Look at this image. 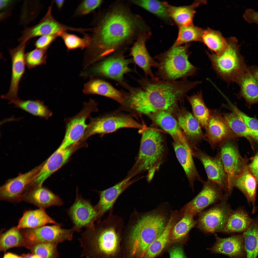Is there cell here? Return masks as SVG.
<instances>
[{"label":"cell","mask_w":258,"mask_h":258,"mask_svg":"<svg viewBox=\"0 0 258 258\" xmlns=\"http://www.w3.org/2000/svg\"><path fill=\"white\" fill-rule=\"evenodd\" d=\"M86 53L91 63L101 60L135 42L141 33L150 32L142 17L128 4L115 2L95 16Z\"/></svg>","instance_id":"1"},{"label":"cell","mask_w":258,"mask_h":258,"mask_svg":"<svg viewBox=\"0 0 258 258\" xmlns=\"http://www.w3.org/2000/svg\"><path fill=\"white\" fill-rule=\"evenodd\" d=\"M139 86L127 84L125 88V97L123 108L135 118L138 114L150 115L158 111L170 113L177 108L189 91L199 84L198 81L187 79L170 81L145 77L137 80Z\"/></svg>","instance_id":"2"},{"label":"cell","mask_w":258,"mask_h":258,"mask_svg":"<svg viewBox=\"0 0 258 258\" xmlns=\"http://www.w3.org/2000/svg\"><path fill=\"white\" fill-rule=\"evenodd\" d=\"M124 222L109 213L106 218L92 228H86L79 240L86 258H123L122 237Z\"/></svg>","instance_id":"3"},{"label":"cell","mask_w":258,"mask_h":258,"mask_svg":"<svg viewBox=\"0 0 258 258\" xmlns=\"http://www.w3.org/2000/svg\"><path fill=\"white\" fill-rule=\"evenodd\" d=\"M140 132L142 134L139 152L127 176L133 177L147 171V180L149 183L166 161L168 149L162 136L158 130L145 127Z\"/></svg>","instance_id":"4"},{"label":"cell","mask_w":258,"mask_h":258,"mask_svg":"<svg viewBox=\"0 0 258 258\" xmlns=\"http://www.w3.org/2000/svg\"><path fill=\"white\" fill-rule=\"evenodd\" d=\"M168 222L162 212L140 213L134 210L123 232L133 247L144 252L163 232Z\"/></svg>","instance_id":"5"},{"label":"cell","mask_w":258,"mask_h":258,"mask_svg":"<svg viewBox=\"0 0 258 258\" xmlns=\"http://www.w3.org/2000/svg\"><path fill=\"white\" fill-rule=\"evenodd\" d=\"M190 46L189 43L173 45L168 50L153 57L158 62L156 77L159 79L174 81L180 78L187 79L196 75L198 69L188 60Z\"/></svg>","instance_id":"6"},{"label":"cell","mask_w":258,"mask_h":258,"mask_svg":"<svg viewBox=\"0 0 258 258\" xmlns=\"http://www.w3.org/2000/svg\"><path fill=\"white\" fill-rule=\"evenodd\" d=\"M226 39L227 46L222 51L217 53L206 52L218 76L229 84L235 82L239 75L249 71L240 53L241 45L237 38L232 37Z\"/></svg>","instance_id":"7"},{"label":"cell","mask_w":258,"mask_h":258,"mask_svg":"<svg viewBox=\"0 0 258 258\" xmlns=\"http://www.w3.org/2000/svg\"><path fill=\"white\" fill-rule=\"evenodd\" d=\"M133 117L130 114L124 113L117 110L91 118L81 141L95 134L103 135L123 128L142 130L145 126L136 121Z\"/></svg>","instance_id":"8"},{"label":"cell","mask_w":258,"mask_h":258,"mask_svg":"<svg viewBox=\"0 0 258 258\" xmlns=\"http://www.w3.org/2000/svg\"><path fill=\"white\" fill-rule=\"evenodd\" d=\"M225 197L212 207L199 214L196 226L207 234L221 232L227 223L232 211Z\"/></svg>","instance_id":"9"},{"label":"cell","mask_w":258,"mask_h":258,"mask_svg":"<svg viewBox=\"0 0 258 258\" xmlns=\"http://www.w3.org/2000/svg\"><path fill=\"white\" fill-rule=\"evenodd\" d=\"M126 49L117 52L102 60L93 68V74L115 81L122 86L126 82L124 75L134 71L129 66L134 63L132 58L127 59L124 56Z\"/></svg>","instance_id":"10"},{"label":"cell","mask_w":258,"mask_h":258,"mask_svg":"<svg viewBox=\"0 0 258 258\" xmlns=\"http://www.w3.org/2000/svg\"><path fill=\"white\" fill-rule=\"evenodd\" d=\"M98 111L97 103L91 99L84 103L82 109L77 114L65 119V135L59 147L66 148L80 141L87 127L86 119L92 113Z\"/></svg>","instance_id":"11"},{"label":"cell","mask_w":258,"mask_h":258,"mask_svg":"<svg viewBox=\"0 0 258 258\" xmlns=\"http://www.w3.org/2000/svg\"><path fill=\"white\" fill-rule=\"evenodd\" d=\"M60 224L43 226L34 229H21L24 238L25 247L28 248L36 244L54 243L58 244L71 240L75 232L73 228H62Z\"/></svg>","instance_id":"12"},{"label":"cell","mask_w":258,"mask_h":258,"mask_svg":"<svg viewBox=\"0 0 258 258\" xmlns=\"http://www.w3.org/2000/svg\"><path fill=\"white\" fill-rule=\"evenodd\" d=\"M202 183L203 188L200 192L182 209V215H188L194 217L209 206L219 202L225 197H228L217 184L210 180L208 179Z\"/></svg>","instance_id":"13"},{"label":"cell","mask_w":258,"mask_h":258,"mask_svg":"<svg viewBox=\"0 0 258 258\" xmlns=\"http://www.w3.org/2000/svg\"><path fill=\"white\" fill-rule=\"evenodd\" d=\"M44 163L26 173L10 179L0 188V199L2 201L17 203L30 190L36 175Z\"/></svg>","instance_id":"14"},{"label":"cell","mask_w":258,"mask_h":258,"mask_svg":"<svg viewBox=\"0 0 258 258\" xmlns=\"http://www.w3.org/2000/svg\"><path fill=\"white\" fill-rule=\"evenodd\" d=\"M193 156L198 159L203 165L208 179L217 184L229 197L231 195L229 189L228 177L218 151L215 156H210L197 148L192 152Z\"/></svg>","instance_id":"15"},{"label":"cell","mask_w":258,"mask_h":258,"mask_svg":"<svg viewBox=\"0 0 258 258\" xmlns=\"http://www.w3.org/2000/svg\"><path fill=\"white\" fill-rule=\"evenodd\" d=\"M205 130V140L214 150L224 142L239 137L231 130L218 111L210 110Z\"/></svg>","instance_id":"16"},{"label":"cell","mask_w":258,"mask_h":258,"mask_svg":"<svg viewBox=\"0 0 258 258\" xmlns=\"http://www.w3.org/2000/svg\"><path fill=\"white\" fill-rule=\"evenodd\" d=\"M75 231L79 232L83 227L92 228L97 221L98 213L90 199H86L77 194L75 201L67 210Z\"/></svg>","instance_id":"17"},{"label":"cell","mask_w":258,"mask_h":258,"mask_svg":"<svg viewBox=\"0 0 258 258\" xmlns=\"http://www.w3.org/2000/svg\"><path fill=\"white\" fill-rule=\"evenodd\" d=\"M54 1L52 2L44 17L37 24L32 27L25 28L18 40L26 43L29 39L38 36L59 34L63 32L76 31V28L63 25L56 20L52 16V9Z\"/></svg>","instance_id":"18"},{"label":"cell","mask_w":258,"mask_h":258,"mask_svg":"<svg viewBox=\"0 0 258 258\" xmlns=\"http://www.w3.org/2000/svg\"><path fill=\"white\" fill-rule=\"evenodd\" d=\"M233 140L227 141L222 144L218 151L223 165L227 174L229 192L231 194L233 188L232 182L234 178L243 171L246 161L240 155L238 147Z\"/></svg>","instance_id":"19"},{"label":"cell","mask_w":258,"mask_h":258,"mask_svg":"<svg viewBox=\"0 0 258 258\" xmlns=\"http://www.w3.org/2000/svg\"><path fill=\"white\" fill-rule=\"evenodd\" d=\"M26 43L21 42L16 47L9 50L11 62V78L9 90L1 96L2 98L10 101L12 104L19 99L18 92L19 85L25 71V51Z\"/></svg>","instance_id":"20"},{"label":"cell","mask_w":258,"mask_h":258,"mask_svg":"<svg viewBox=\"0 0 258 258\" xmlns=\"http://www.w3.org/2000/svg\"><path fill=\"white\" fill-rule=\"evenodd\" d=\"M151 35L150 32L141 33L131 48L129 55L132 57L134 63L143 70L145 78L150 76V78L156 80L158 79L153 73L151 68H156L158 62L151 56L146 46Z\"/></svg>","instance_id":"21"},{"label":"cell","mask_w":258,"mask_h":258,"mask_svg":"<svg viewBox=\"0 0 258 258\" xmlns=\"http://www.w3.org/2000/svg\"><path fill=\"white\" fill-rule=\"evenodd\" d=\"M132 178L126 177L112 187L98 192L99 200L94 206L98 214L97 222L101 221L102 217L106 212H113V205L118 197L129 187L140 178L138 177L132 179Z\"/></svg>","instance_id":"22"},{"label":"cell","mask_w":258,"mask_h":258,"mask_svg":"<svg viewBox=\"0 0 258 258\" xmlns=\"http://www.w3.org/2000/svg\"><path fill=\"white\" fill-rule=\"evenodd\" d=\"M215 236L216 241L214 244L207 249L211 253L225 255L229 258H246L242 234L225 238L220 237L216 234Z\"/></svg>","instance_id":"23"},{"label":"cell","mask_w":258,"mask_h":258,"mask_svg":"<svg viewBox=\"0 0 258 258\" xmlns=\"http://www.w3.org/2000/svg\"><path fill=\"white\" fill-rule=\"evenodd\" d=\"M177 118L179 125L183 131L192 152L198 148L201 142L205 140L201 125L193 115L185 110L179 113Z\"/></svg>","instance_id":"24"},{"label":"cell","mask_w":258,"mask_h":258,"mask_svg":"<svg viewBox=\"0 0 258 258\" xmlns=\"http://www.w3.org/2000/svg\"><path fill=\"white\" fill-rule=\"evenodd\" d=\"M73 146L66 148L59 147L45 162L37 174L34 183L41 187L43 183L68 160L73 150Z\"/></svg>","instance_id":"25"},{"label":"cell","mask_w":258,"mask_h":258,"mask_svg":"<svg viewBox=\"0 0 258 258\" xmlns=\"http://www.w3.org/2000/svg\"><path fill=\"white\" fill-rule=\"evenodd\" d=\"M172 146L176 157L183 168L189 185L194 191V182L204 181L199 175L194 161L191 151L188 145H183L174 141Z\"/></svg>","instance_id":"26"},{"label":"cell","mask_w":258,"mask_h":258,"mask_svg":"<svg viewBox=\"0 0 258 258\" xmlns=\"http://www.w3.org/2000/svg\"><path fill=\"white\" fill-rule=\"evenodd\" d=\"M84 93L86 94H97L112 99L123 106L124 91L115 88L109 82L101 79L91 77L84 86Z\"/></svg>","instance_id":"27"},{"label":"cell","mask_w":258,"mask_h":258,"mask_svg":"<svg viewBox=\"0 0 258 258\" xmlns=\"http://www.w3.org/2000/svg\"><path fill=\"white\" fill-rule=\"evenodd\" d=\"M257 185L255 178L248 168L247 162L242 172L236 176L232 183L233 188L235 187L240 190L245 196L250 206L252 204L253 214L257 209L255 201Z\"/></svg>","instance_id":"28"},{"label":"cell","mask_w":258,"mask_h":258,"mask_svg":"<svg viewBox=\"0 0 258 258\" xmlns=\"http://www.w3.org/2000/svg\"><path fill=\"white\" fill-rule=\"evenodd\" d=\"M22 201L44 209L53 206H61L63 203L59 197L42 186L32 188L24 196Z\"/></svg>","instance_id":"29"},{"label":"cell","mask_w":258,"mask_h":258,"mask_svg":"<svg viewBox=\"0 0 258 258\" xmlns=\"http://www.w3.org/2000/svg\"><path fill=\"white\" fill-rule=\"evenodd\" d=\"M180 212H172L166 227L161 234L147 248L142 258H154L161 253L170 246L171 231L176 223L181 218Z\"/></svg>","instance_id":"30"},{"label":"cell","mask_w":258,"mask_h":258,"mask_svg":"<svg viewBox=\"0 0 258 258\" xmlns=\"http://www.w3.org/2000/svg\"><path fill=\"white\" fill-rule=\"evenodd\" d=\"M150 115L157 124L170 135L174 141L188 145L185 135L181 129L178 122L170 113L160 111Z\"/></svg>","instance_id":"31"},{"label":"cell","mask_w":258,"mask_h":258,"mask_svg":"<svg viewBox=\"0 0 258 258\" xmlns=\"http://www.w3.org/2000/svg\"><path fill=\"white\" fill-rule=\"evenodd\" d=\"M235 82L240 87L237 97L243 98L250 104L258 103V81L249 72L239 75Z\"/></svg>","instance_id":"32"},{"label":"cell","mask_w":258,"mask_h":258,"mask_svg":"<svg viewBox=\"0 0 258 258\" xmlns=\"http://www.w3.org/2000/svg\"><path fill=\"white\" fill-rule=\"evenodd\" d=\"M48 224H59L47 214L45 209L39 208L25 211L17 227L20 229H34Z\"/></svg>","instance_id":"33"},{"label":"cell","mask_w":258,"mask_h":258,"mask_svg":"<svg viewBox=\"0 0 258 258\" xmlns=\"http://www.w3.org/2000/svg\"><path fill=\"white\" fill-rule=\"evenodd\" d=\"M206 2L205 0H196L188 5L177 7L170 5L169 12L170 16L178 27L193 25L195 9L199 5L206 4Z\"/></svg>","instance_id":"34"},{"label":"cell","mask_w":258,"mask_h":258,"mask_svg":"<svg viewBox=\"0 0 258 258\" xmlns=\"http://www.w3.org/2000/svg\"><path fill=\"white\" fill-rule=\"evenodd\" d=\"M252 221L245 209L239 206L233 210L225 227L221 232L227 234L243 232L249 228Z\"/></svg>","instance_id":"35"},{"label":"cell","mask_w":258,"mask_h":258,"mask_svg":"<svg viewBox=\"0 0 258 258\" xmlns=\"http://www.w3.org/2000/svg\"><path fill=\"white\" fill-rule=\"evenodd\" d=\"M197 224V220L194 219V216L188 215H183L171 231L170 246L185 242L187 240L189 232Z\"/></svg>","instance_id":"36"},{"label":"cell","mask_w":258,"mask_h":258,"mask_svg":"<svg viewBox=\"0 0 258 258\" xmlns=\"http://www.w3.org/2000/svg\"><path fill=\"white\" fill-rule=\"evenodd\" d=\"M129 2L153 14L167 23L170 25L174 23L169 13L170 5L166 2L154 0H132Z\"/></svg>","instance_id":"37"},{"label":"cell","mask_w":258,"mask_h":258,"mask_svg":"<svg viewBox=\"0 0 258 258\" xmlns=\"http://www.w3.org/2000/svg\"><path fill=\"white\" fill-rule=\"evenodd\" d=\"M231 113L224 112L221 114L224 119L231 130L239 137L246 138L253 145L255 141V136L247 126L241 117L234 111Z\"/></svg>","instance_id":"38"},{"label":"cell","mask_w":258,"mask_h":258,"mask_svg":"<svg viewBox=\"0 0 258 258\" xmlns=\"http://www.w3.org/2000/svg\"><path fill=\"white\" fill-rule=\"evenodd\" d=\"M242 234L246 258H257L258 255V215L252 219L249 228Z\"/></svg>","instance_id":"39"},{"label":"cell","mask_w":258,"mask_h":258,"mask_svg":"<svg viewBox=\"0 0 258 258\" xmlns=\"http://www.w3.org/2000/svg\"><path fill=\"white\" fill-rule=\"evenodd\" d=\"M186 96L191 106L193 115L199 121L201 126L205 129L210 110L205 103L202 91L200 90L190 96Z\"/></svg>","instance_id":"40"},{"label":"cell","mask_w":258,"mask_h":258,"mask_svg":"<svg viewBox=\"0 0 258 258\" xmlns=\"http://www.w3.org/2000/svg\"><path fill=\"white\" fill-rule=\"evenodd\" d=\"M12 104L14 107L24 110L32 115L47 120L52 114L44 102L38 100H22L19 99Z\"/></svg>","instance_id":"41"},{"label":"cell","mask_w":258,"mask_h":258,"mask_svg":"<svg viewBox=\"0 0 258 258\" xmlns=\"http://www.w3.org/2000/svg\"><path fill=\"white\" fill-rule=\"evenodd\" d=\"M25 247L24 238L21 229L13 227L0 235V250L5 251L14 247Z\"/></svg>","instance_id":"42"},{"label":"cell","mask_w":258,"mask_h":258,"mask_svg":"<svg viewBox=\"0 0 258 258\" xmlns=\"http://www.w3.org/2000/svg\"><path fill=\"white\" fill-rule=\"evenodd\" d=\"M178 35L173 44L178 45L193 41L203 42L202 37L204 30L194 25L178 26Z\"/></svg>","instance_id":"43"},{"label":"cell","mask_w":258,"mask_h":258,"mask_svg":"<svg viewBox=\"0 0 258 258\" xmlns=\"http://www.w3.org/2000/svg\"><path fill=\"white\" fill-rule=\"evenodd\" d=\"M203 42L209 49L214 53H219L226 47V38L218 31L208 28L204 31L202 37Z\"/></svg>","instance_id":"44"},{"label":"cell","mask_w":258,"mask_h":258,"mask_svg":"<svg viewBox=\"0 0 258 258\" xmlns=\"http://www.w3.org/2000/svg\"><path fill=\"white\" fill-rule=\"evenodd\" d=\"M59 37L62 39L69 50L87 48L90 45L91 40L90 35L86 34L81 38L75 35L68 33L67 31L62 32Z\"/></svg>","instance_id":"45"},{"label":"cell","mask_w":258,"mask_h":258,"mask_svg":"<svg viewBox=\"0 0 258 258\" xmlns=\"http://www.w3.org/2000/svg\"><path fill=\"white\" fill-rule=\"evenodd\" d=\"M54 243H41L34 244L29 249L32 254L42 258H59L57 246Z\"/></svg>","instance_id":"46"},{"label":"cell","mask_w":258,"mask_h":258,"mask_svg":"<svg viewBox=\"0 0 258 258\" xmlns=\"http://www.w3.org/2000/svg\"><path fill=\"white\" fill-rule=\"evenodd\" d=\"M47 50L36 48L25 54V62L28 68L31 69L45 64Z\"/></svg>","instance_id":"47"},{"label":"cell","mask_w":258,"mask_h":258,"mask_svg":"<svg viewBox=\"0 0 258 258\" xmlns=\"http://www.w3.org/2000/svg\"><path fill=\"white\" fill-rule=\"evenodd\" d=\"M103 1L101 0H82L77 7L75 15L78 16L88 14L98 7Z\"/></svg>","instance_id":"48"},{"label":"cell","mask_w":258,"mask_h":258,"mask_svg":"<svg viewBox=\"0 0 258 258\" xmlns=\"http://www.w3.org/2000/svg\"><path fill=\"white\" fill-rule=\"evenodd\" d=\"M231 107L232 110L241 117L247 126L253 134L255 141L258 142V121L247 116L235 106L232 105Z\"/></svg>","instance_id":"49"},{"label":"cell","mask_w":258,"mask_h":258,"mask_svg":"<svg viewBox=\"0 0 258 258\" xmlns=\"http://www.w3.org/2000/svg\"><path fill=\"white\" fill-rule=\"evenodd\" d=\"M59 34L44 35L40 37L35 43L36 48L48 50L52 43L58 37Z\"/></svg>","instance_id":"50"},{"label":"cell","mask_w":258,"mask_h":258,"mask_svg":"<svg viewBox=\"0 0 258 258\" xmlns=\"http://www.w3.org/2000/svg\"><path fill=\"white\" fill-rule=\"evenodd\" d=\"M180 244L172 245L168 252L170 258H186L183 249Z\"/></svg>","instance_id":"51"},{"label":"cell","mask_w":258,"mask_h":258,"mask_svg":"<svg viewBox=\"0 0 258 258\" xmlns=\"http://www.w3.org/2000/svg\"><path fill=\"white\" fill-rule=\"evenodd\" d=\"M243 17L248 23L258 25V11L251 8L247 9L243 15Z\"/></svg>","instance_id":"52"},{"label":"cell","mask_w":258,"mask_h":258,"mask_svg":"<svg viewBox=\"0 0 258 258\" xmlns=\"http://www.w3.org/2000/svg\"><path fill=\"white\" fill-rule=\"evenodd\" d=\"M250 171L255 178L258 183V153L254 156L251 162L247 165Z\"/></svg>","instance_id":"53"},{"label":"cell","mask_w":258,"mask_h":258,"mask_svg":"<svg viewBox=\"0 0 258 258\" xmlns=\"http://www.w3.org/2000/svg\"><path fill=\"white\" fill-rule=\"evenodd\" d=\"M249 72L258 81V66L248 67Z\"/></svg>","instance_id":"54"},{"label":"cell","mask_w":258,"mask_h":258,"mask_svg":"<svg viewBox=\"0 0 258 258\" xmlns=\"http://www.w3.org/2000/svg\"><path fill=\"white\" fill-rule=\"evenodd\" d=\"M11 0H0V10H3L7 8L13 3Z\"/></svg>","instance_id":"55"},{"label":"cell","mask_w":258,"mask_h":258,"mask_svg":"<svg viewBox=\"0 0 258 258\" xmlns=\"http://www.w3.org/2000/svg\"><path fill=\"white\" fill-rule=\"evenodd\" d=\"M3 258H23L22 256H19L11 253H8L5 254Z\"/></svg>","instance_id":"56"},{"label":"cell","mask_w":258,"mask_h":258,"mask_svg":"<svg viewBox=\"0 0 258 258\" xmlns=\"http://www.w3.org/2000/svg\"><path fill=\"white\" fill-rule=\"evenodd\" d=\"M55 2L57 7L59 10L62 7L64 2V0H55Z\"/></svg>","instance_id":"57"},{"label":"cell","mask_w":258,"mask_h":258,"mask_svg":"<svg viewBox=\"0 0 258 258\" xmlns=\"http://www.w3.org/2000/svg\"><path fill=\"white\" fill-rule=\"evenodd\" d=\"M22 257L23 258H42L37 255L33 254H23Z\"/></svg>","instance_id":"58"}]
</instances>
